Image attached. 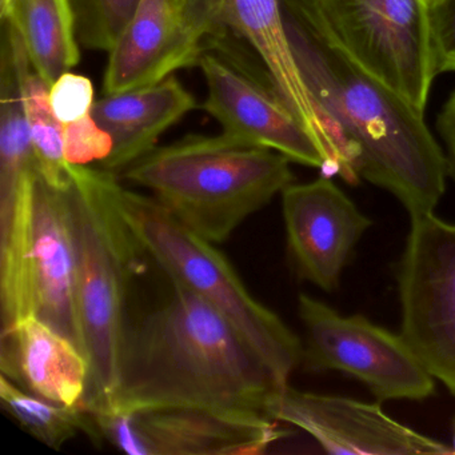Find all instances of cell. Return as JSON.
<instances>
[{
  "mask_svg": "<svg viewBox=\"0 0 455 455\" xmlns=\"http://www.w3.org/2000/svg\"><path fill=\"white\" fill-rule=\"evenodd\" d=\"M235 41L228 36L202 54L198 68L207 86L202 108L228 137L332 174L323 148L287 105L270 74L263 66L251 68Z\"/></svg>",
  "mask_w": 455,
  "mask_h": 455,
  "instance_id": "10",
  "label": "cell"
},
{
  "mask_svg": "<svg viewBox=\"0 0 455 455\" xmlns=\"http://www.w3.org/2000/svg\"><path fill=\"white\" fill-rule=\"evenodd\" d=\"M79 44L89 50L110 52L140 0H71Z\"/></svg>",
  "mask_w": 455,
  "mask_h": 455,
  "instance_id": "21",
  "label": "cell"
},
{
  "mask_svg": "<svg viewBox=\"0 0 455 455\" xmlns=\"http://www.w3.org/2000/svg\"><path fill=\"white\" fill-rule=\"evenodd\" d=\"M65 158L70 164H102L113 151V138L97 124L92 114L63 126Z\"/></svg>",
  "mask_w": 455,
  "mask_h": 455,
  "instance_id": "22",
  "label": "cell"
},
{
  "mask_svg": "<svg viewBox=\"0 0 455 455\" xmlns=\"http://www.w3.org/2000/svg\"><path fill=\"white\" fill-rule=\"evenodd\" d=\"M0 370L23 390L68 406L82 404L89 388L84 351L38 316L2 329Z\"/></svg>",
  "mask_w": 455,
  "mask_h": 455,
  "instance_id": "16",
  "label": "cell"
},
{
  "mask_svg": "<svg viewBox=\"0 0 455 455\" xmlns=\"http://www.w3.org/2000/svg\"><path fill=\"white\" fill-rule=\"evenodd\" d=\"M116 201L143 251L170 281L217 308L263 359L279 383L289 385L302 363L303 342L270 308L255 299L214 243L194 233L154 196L116 183Z\"/></svg>",
  "mask_w": 455,
  "mask_h": 455,
  "instance_id": "5",
  "label": "cell"
},
{
  "mask_svg": "<svg viewBox=\"0 0 455 455\" xmlns=\"http://www.w3.org/2000/svg\"><path fill=\"white\" fill-rule=\"evenodd\" d=\"M281 196L287 255L295 274L334 291L372 220L329 177L291 183Z\"/></svg>",
  "mask_w": 455,
  "mask_h": 455,
  "instance_id": "13",
  "label": "cell"
},
{
  "mask_svg": "<svg viewBox=\"0 0 455 455\" xmlns=\"http://www.w3.org/2000/svg\"><path fill=\"white\" fill-rule=\"evenodd\" d=\"M100 435L132 455H258L287 435L267 417L167 406L94 415Z\"/></svg>",
  "mask_w": 455,
  "mask_h": 455,
  "instance_id": "11",
  "label": "cell"
},
{
  "mask_svg": "<svg viewBox=\"0 0 455 455\" xmlns=\"http://www.w3.org/2000/svg\"><path fill=\"white\" fill-rule=\"evenodd\" d=\"M95 102L94 84L81 74L68 71L50 86V105L63 126L90 116Z\"/></svg>",
  "mask_w": 455,
  "mask_h": 455,
  "instance_id": "23",
  "label": "cell"
},
{
  "mask_svg": "<svg viewBox=\"0 0 455 455\" xmlns=\"http://www.w3.org/2000/svg\"><path fill=\"white\" fill-rule=\"evenodd\" d=\"M196 108V98L175 76L151 86L103 94L95 102L92 116L113 138L114 146L100 167L121 175L154 150L159 138Z\"/></svg>",
  "mask_w": 455,
  "mask_h": 455,
  "instance_id": "17",
  "label": "cell"
},
{
  "mask_svg": "<svg viewBox=\"0 0 455 455\" xmlns=\"http://www.w3.org/2000/svg\"><path fill=\"white\" fill-rule=\"evenodd\" d=\"M396 286L399 334L455 396V223L434 212L410 217Z\"/></svg>",
  "mask_w": 455,
  "mask_h": 455,
  "instance_id": "9",
  "label": "cell"
},
{
  "mask_svg": "<svg viewBox=\"0 0 455 455\" xmlns=\"http://www.w3.org/2000/svg\"><path fill=\"white\" fill-rule=\"evenodd\" d=\"M220 7L228 33L259 58L287 105L323 148L332 174L355 185V177L316 108L295 60L282 0H220Z\"/></svg>",
  "mask_w": 455,
  "mask_h": 455,
  "instance_id": "15",
  "label": "cell"
},
{
  "mask_svg": "<svg viewBox=\"0 0 455 455\" xmlns=\"http://www.w3.org/2000/svg\"><path fill=\"white\" fill-rule=\"evenodd\" d=\"M172 286L161 306L127 323L116 387L94 415L188 406L267 417L268 399L286 386L217 308Z\"/></svg>",
  "mask_w": 455,
  "mask_h": 455,
  "instance_id": "1",
  "label": "cell"
},
{
  "mask_svg": "<svg viewBox=\"0 0 455 455\" xmlns=\"http://www.w3.org/2000/svg\"><path fill=\"white\" fill-rule=\"evenodd\" d=\"M4 2H6V0H0V6H2V4H4Z\"/></svg>",
  "mask_w": 455,
  "mask_h": 455,
  "instance_id": "29",
  "label": "cell"
},
{
  "mask_svg": "<svg viewBox=\"0 0 455 455\" xmlns=\"http://www.w3.org/2000/svg\"><path fill=\"white\" fill-rule=\"evenodd\" d=\"M26 116L30 126L36 170L44 180L60 190L71 186L63 146V124L55 118L50 105V86L31 70L23 84Z\"/></svg>",
  "mask_w": 455,
  "mask_h": 455,
  "instance_id": "20",
  "label": "cell"
},
{
  "mask_svg": "<svg viewBox=\"0 0 455 455\" xmlns=\"http://www.w3.org/2000/svg\"><path fill=\"white\" fill-rule=\"evenodd\" d=\"M178 4L186 12H196V14H209V12L217 9L220 0H178Z\"/></svg>",
  "mask_w": 455,
  "mask_h": 455,
  "instance_id": "26",
  "label": "cell"
},
{
  "mask_svg": "<svg viewBox=\"0 0 455 455\" xmlns=\"http://www.w3.org/2000/svg\"><path fill=\"white\" fill-rule=\"evenodd\" d=\"M0 20L14 26L31 68L49 86L78 65L81 44L71 0H6Z\"/></svg>",
  "mask_w": 455,
  "mask_h": 455,
  "instance_id": "18",
  "label": "cell"
},
{
  "mask_svg": "<svg viewBox=\"0 0 455 455\" xmlns=\"http://www.w3.org/2000/svg\"><path fill=\"white\" fill-rule=\"evenodd\" d=\"M0 314L2 329L38 316L82 350L68 188L38 172L0 214Z\"/></svg>",
  "mask_w": 455,
  "mask_h": 455,
  "instance_id": "6",
  "label": "cell"
},
{
  "mask_svg": "<svg viewBox=\"0 0 455 455\" xmlns=\"http://www.w3.org/2000/svg\"><path fill=\"white\" fill-rule=\"evenodd\" d=\"M266 414L313 436L324 451L345 455L452 454L451 446L398 422L379 403L300 391L273 394Z\"/></svg>",
  "mask_w": 455,
  "mask_h": 455,
  "instance_id": "12",
  "label": "cell"
},
{
  "mask_svg": "<svg viewBox=\"0 0 455 455\" xmlns=\"http://www.w3.org/2000/svg\"><path fill=\"white\" fill-rule=\"evenodd\" d=\"M298 314L305 330L300 364L306 370L350 375L378 402H419L435 393V378L399 332L359 314L343 315L307 294L298 298Z\"/></svg>",
  "mask_w": 455,
  "mask_h": 455,
  "instance_id": "8",
  "label": "cell"
},
{
  "mask_svg": "<svg viewBox=\"0 0 455 455\" xmlns=\"http://www.w3.org/2000/svg\"><path fill=\"white\" fill-rule=\"evenodd\" d=\"M354 63L425 113L436 73L425 0H282Z\"/></svg>",
  "mask_w": 455,
  "mask_h": 455,
  "instance_id": "7",
  "label": "cell"
},
{
  "mask_svg": "<svg viewBox=\"0 0 455 455\" xmlns=\"http://www.w3.org/2000/svg\"><path fill=\"white\" fill-rule=\"evenodd\" d=\"M450 446H451L452 454H455V417L451 423V442H450Z\"/></svg>",
  "mask_w": 455,
  "mask_h": 455,
  "instance_id": "27",
  "label": "cell"
},
{
  "mask_svg": "<svg viewBox=\"0 0 455 455\" xmlns=\"http://www.w3.org/2000/svg\"><path fill=\"white\" fill-rule=\"evenodd\" d=\"M0 406L23 430L50 449H62L79 434L89 436L94 443L103 442L94 414L84 404L68 406L42 398L23 390L2 374Z\"/></svg>",
  "mask_w": 455,
  "mask_h": 455,
  "instance_id": "19",
  "label": "cell"
},
{
  "mask_svg": "<svg viewBox=\"0 0 455 455\" xmlns=\"http://www.w3.org/2000/svg\"><path fill=\"white\" fill-rule=\"evenodd\" d=\"M204 52V39L178 0H140L121 38L108 52L103 94L158 84L178 70L198 66Z\"/></svg>",
  "mask_w": 455,
  "mask_h": 455,
  "instance_id": "14",
  "label": "cell"
},
{
  "mask_svg": "<svg viewBox=\"0 0 455 455\" xmlns=\"http://www.w3.org/2000/svg\"><path fill=\"white\" fill-rule=\"evenodd\" d=\"M282 4L306 86L354 177L390 193L410 217L435 212L449 167L425 113L359 68L303 12Z\"/></svg>",
  "mask_w": 455,
  "mask_h": 455,
  "instance_id": "2",
  "label": "cell"
},
{
  "mask_svg": "<svg viewBox=\"0 0 455 455\" xmlns=\"http://www.w3.org/2000/svg\"><path fill=\"white\" fill-rule=\"evenodd\" d=\"M430 23L436 73H451L455 71V0H434Z\"/></svg>",
  "mask_w": 455,
  "mask_h": 455,
  "instance_id": "24",
  "label": "cell"
},
{
  "mask_svg": "<svg viewBox=\"0 0 455 455\" xmlns=\"http://www.w3.org/2000/svg\"><path fill=\"white\" fill-rule=\"evenodd\" d=\"M439 134L446 148L449 174L455 180V92L450 95L438 116Z\"/></svg>",
  "mask_w": 455,
  "mask_h": 455,
  "instance_id": "25",
  "label": "cell"
},
{
  "mask_svg": "<svg viewBox=\"0 0 455 455\" xmlns=\"http://www.w3.org/2000/svg\"><path fill=\"white\" fill-rule=\"evenodd\" d=\"M426 4H427L428 9H430L431 4H434V0H425Z\"/></svg>",
  "mask_w": 455,
  "mask_h": 455,
  "instance_id": "28",
  "label": "cell"
},
{
  "mask_svg": "<svg viewBox=\"0 0 455 455\" xmlns=\"http://www.w3.org/2000/svg\"><path fill=\"white\" fill-rule=\"evenodd\" d=\"M290 164L276 151L223 132L188 134L156 146L121 177L150 190L186 228L215 244L294 183Z\"/></svg>",
  "mask_w": 455,
  "mask_h": 455,
  "instance_id": "3",
  "label": "cell"
},
{
  "mask_svg": "<svg viewBox=\"0 0 455 455\" xmlns=\"http://www.w3.org/2000/svg\"><path fill=\"white\" fill-rule=\"evenodd\" d=\"M68 172L79 329L90 364L82 404L98 414L116 387L130 283L145 251L116 204L118 175L82 164H68Z\"/></svg>",
  "mask_w": 455,
  "mask_h": 455,
  "instance_id": "4",
  "label": "cell"
}]
</instances>
